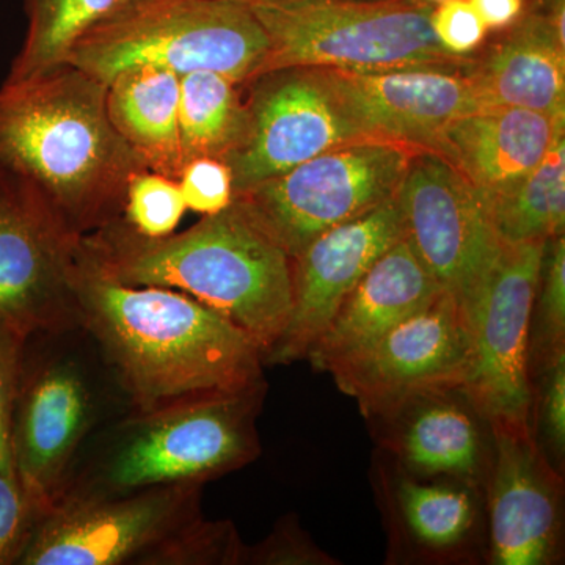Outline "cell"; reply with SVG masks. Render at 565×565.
Returning <instances> with one entry per match:
<instances>
[{"label":"cell","instance_id":"cell-1","mask_svg":"<svg viewBox=\"0 0 565 565\" xmlns=\"http://www.w3.org/2000/svg\"><path fill=\"white\" fill-rule=\"evenodd\" d=\"M71 285L77 326L102 349L136 414L264 381L258 345L185 294L106 277L81 243Z\"/></svg>","mask_w":565,"mask_h":565},{"label":"cell","instance_id":"cell-2","mask_svg":"<svg viewBox=\"0 0 565 565\" xmlns=\"http://www.w3.org/2000/svg\"><path fill=\"white\" fill-rule=\"evenodd\" d=\"M106 93L70 63L0 85V173L31 189L77 236L121 218L129 182L148 170L115 131Z\"/></svg>","mask_w":565,"mask_h":565},{"label":"cell","instance_id":"cell-3","mask_svg":"<svg viewBox=\"0 0 565 565\" xmlns=\"http://www.w3.org/2000/svg\"><path fill=\"white\" fill-rule=\"evenodd\" d=\"M81 248L106 277L199 300L243 330L264 363L288 326L292 258L239 200L166 237L141 236L118 218L82 236Z\"/></svg>","mask_w":565,"mask_h":565},{"label":"cell","instance_id":"cell-4","mask_svg":"<svg viewBox=\"0 0 565 565\" xmlns=\"http://www.w3.org/2000/svg\"><path fill=\"white\" fill-rule=\"evenodd\" d=\"M269 36L244 0H118L82 33L65 63L109 84L132 66L214 71L245 85L269 55Z\"/></svg>","mask_w":565,"mask_h":565},{"label":"cell","instance_id":"cell-5","mask_svg":"<svg viewBox=\"0 0 565 565\" xmlns=\"http://www.w3.org/2000/svg\"><path fill=\"white\" fill-rule=\"evenodd\" d=\"M269 36L262 73L308 66L385 71L460 68L438 43L434 7L416 0H244ZM259 73V74H262Z\"/></svg>","mask_w":565,"mask_h":565},{"label":"cell","instance_id":"cell-6","mask_svg":"<svg viewBox=\"0 0 565 565\" xmlns=\"http://www.w3.org/2000/svg\"><path fill=\"white\" fill-rule=\"evenodd\" d=\"M266 390L262 381L137 414L104 460L96 493L202 486L253 462L262 451L256 418Z\"/></svg>","mask_w":565,"mask_h":565},{"label":"cell","instance_id":"cell-7","mask_svg":"<svg viewBox=\"0 0 565 565\" xmlns=\"http://www.w3.org/2000/svg\"><path fill=\"white\" fill-rule=\"evenodd\" d=\"M416 152L393 141H353L321 152L234 199L243 202L294 258L322 233L393 200Z\"/></svg>","mask_w":565,"mask_h":565},{"label":"cell","instance_id":"cell-8","mask_svg":"<svg viewBox=\"0 0 565 565\" xmlns=\"http://www.w3.org/2000/svg\"><path fill=\"white\" fill-rule=\"evenodd\" d=\"M199 490L200 486H169L126 493H66L36 520L17 563H158L200 522Z\"/></svg>","mask_w":565,"mask_h":565},{"label":"cell","instance_id":"cell-9","mask_svg":"<svg viewBox=\"0 0 565 565\" xmlns=\"http://www.w3.org/2000/svg\"><path fill=\"white\" fill-rule=\"evenodd\" d=\"M396 203L404 239L471 323L504 248L478 193L441 156L418 151L401 182Z\"/></svg>","mask_w":565,"mask_h":565},{"label":"cell","instance_id":"cell-10","mask_svg":"<svg viewBox=\"0 0 565 565\" xmlns=\"http://www.w3.org/2000/svg\"><path fill=\"white\" fill-rule=\"evenodd\" d=\"M98 415L92 375L76 356L24 345L10 426L13 473L36 520L66 493L74 456Z\"/></svg>","mask_w":565,"mask_h":565},{"label":"cell","instance_id":"cell-11","mask_svg":"<svg viewBox=\"0 0 565 565\" xmlns=\"http://www.w3.org/2000/svg\"><path fill=\"white\" fill-rule=\"evenodd\" d=\"M247 126L225 159L234 195L333 148L366 139L348 117L322 68L291 66L244 85Z\"/></svg>","mask_w":565,"mask_h":565},{"label":"cell","instance_id":"cell-12","mask_svg":"<svg viewBox=\"0 0 565 565\" xmlns=\"http://www.w3.org/2000/svg\"><path fill=\"white\" fill-rule=\"evenodd\" d=\"M81 237L22 182L0 173V327L28 338L77 326Z\"/></svg>","mask_w":565,"mask_h":565},{"label":"cell","instance_id":"cell-13","mask_svg":"<svg viewBox=\"0 0 565 565\" xmlns=\"http://www.w3.org/2000/svg\"><path fill=\"white\" fill-rule=\"evenodd\" d=\"M545 243L504 244L471 315L465 392L492 429H531L527 330Z\"/></svg>","mask_w":565,"mask_h":565},{"label":"cell","instance_id":"cell-14","mask_svg":"<svg viewBox=\"0 0 565 565\" xmlns=\"http://www.w3.org/2000/svg\"><path fill=\"white\" fill-rule=\"evenodd\" d=\"M470 356V319L451 294L440 291L329 373L371 419L411 394L463 385Z\"/></svg>","mask_w":565,"mask_h":565},{"label":"cell","instance_id":"cell-15","mask_svg":"<svg viewBox=\"0 0 565 565\" xmlns=\"http://www.w3.org/2000/svg\"><path fill=\"white\" fill-rule=\"evenodd\" d=\"M487 476V561L552 565L563 557V473L531 429L497 427Z\"/></svg>","mask_w":565,"mask_h":565},{"label":"cell","instance_id":"cell-16","mask_svg":"<svg viewBox=\"0 0 565 565\" xmlns=\"http://www.w3.org/2000/svg\"><path fill=\"white\" fill-rule=\"evenodd\" d=\"M374 490L386 533L388 563L462 564L481 557L487 539L482 487L449 478H419L379 449Z\"/></svg>","mask_w":565,"mask_h":565},{"label":"cell","instance_id":"cell-17","mask_svg":"<svg viewBox=\"0 0 565 565\" xmlns=\"http://www.w3.org/2000/svg\"><path fill=\"white\" fill-rule=\"evenodd\" d=\"M403 237V218L394 196L363 217L322 233L294 256L291 316L266 363L307 359L356 282Z\"/></svg>","mask_w":565,"mask_h":565},{"label":"cell","instance_id":"cell-18","mask_svg":"<svg viewBox=\"0 0 565 565\" xmlns=\"http://www.w3.org/2000/svg\"><path fill=\"white\" fill-rule=\"evenodd\" d=\"M338 102L366 139L433 151L438 134L481 107L460 68L385 71L322 68Z\"/></svg>","mask_w":565,"mask_h":565},{"label":"cell","instance_id":"cell-19","mask_svg":"<svg viewBox=\"0 0 565 565\" xmlns=\"http://www.w3.org/2000/svg\"><path fill=\"white\" fill-rule=\"evenodd\" d=\"M379 449L419 478H449L484 489L493 455L492 426L462 385L411 394L366 419Z\"/></svg>","mask_w":565,"mask_h":565},{"label":"cell","instance_id":"cell-20","mask_svg":"<svg viewBox=\"0 0 565 565\" xmlns=\"http://www.w3.org/2000/svg\"><path fill=\"white\" fill-rule=\"evenodd\" d=\"M565 117L516 107L481 106L449 122L435 154L462 174L479 199L511 188L548 151Z\"/></svg>","mask_w":565,"mask_h":565},{"label":"cell","instance_id":"cell-21","mask_svg":"<svg viewBox=\"0 0 565 565\" xmlns=\"http://www.w3.org/2000/svg\"><path fill=\"white\" fill-rule=\"evenodd\" d=\"M440 291L444 289L403 237L356 282L307 360L316 371L329 373L337 364L370 348Z\"/></svg>","mask_w":565,"mask_h":565},{"label":"cell","instance_id":"cell-22","mask_svg":"<svg viewBox=\"0 0 565 565\" xmlns=\"http://www.w3.org/2000/svg\"><path fill=\"white\" fill-rule=\"evenodd\" d=\"M482 106L516 107L565 117V46L548 18L533 13L478 61L460 66Z\"/></svg>","mask_w":565,"mask_h":565},{"label":"cell","instance_id":"cell-23","mask_svg":"<svg viewBox=\"0 0 565 565\" xmlns=\"http://www.w3.org/2000/svg\"><path fill=\"white\" fill-rule=\"evenodd\" d=\"M180 74L158 66L122 70L107 84L110 122L151 172L177 180L182 158Z\"/></svg>","mask_w":565,"mask_h":565},{"label":"cell","instance_id":"cell-24","mask_svg":"<svg viewBox=\"0 0 565 565\" xmlns=\"http://www.w3.org/2000/svg\"><path fill=\"white\" fill-rule=\"evenodd\" d=\"M479 200L504 244L546 243L564 236L565 126L557 129L542 161L522 180Z\"/></svg>","mask_w":565,"mask_h":565},{"label":"cell","instance_id":"cell-25","mask_svg":"<svg viewBox=\"0 0 565 565\" xmlns=\"http://www.w3.org/2000/svg\"><path fill=\"white\" fill-rule=\"evenodd\" d=\"M244 85L214 71H192L180 79V136L184 163L196 158L225 161L247 126Z\"/></svg>","mask_w":565,"mask_h":565},{"label":"cell","instance_id":"cell-26","mask_svg":"<svg viewBox=\"0 0 565 565\" xmlns=\"http://www.w3.org/2000/svg\"><path fill=\"white\" fill-rule=\"evenodd\" d=\"M118 0H24L28 18L21 50L11 62L6 84L40 76L68 57L82 33L109 13Z\"/></svg>","mask_w":565,"mask_h":565},{"label":"cell","instance_id":"cell-27","mask_svg":"<svg viewBox=\"0 0 565 565\" xmlns=\"http://www.w3.org/2000/svg\"><path fill=\"white\" fill-rule=\"evenodd\" d=\"M565 355V241H546L527 330V371L535 375Z\"/></svg>","mask_w":565,"mask_h":565},{"label":"cell","instance_id":"cell-28","mask_svg":"<svg viewBox=\"0 0 565 565\" xmlns=\"http://www.w3.org/2000/svg\"><path fill=\"white\" fill-rule=\"evenodd\" d=\"M185 211L177 180L141 170L129 182L121 218L141 236L166 237L174 233Z\"/></svg>","mask_w":565,"mask_h":565},{"label":"cell","instance_id":"cell-29","mask_svg":"<svg viewBox=\"0 0 565 565\" xmlns=\"http://www.w3.org/2000/svg\"><path fill=\"white\" fill-rule=\"evenodd\" d=\"M531 433L539 448L557 470L565 457V355L531 381Z\"/></svg>","mask_w":565,"mask_h":565},{"label":"cell","instance_id":"cell-30","mask_svg":"<svg viewBox=\"0 0 565 565\" xmlns=\"http://www.w3.org/2000/svg\"><path fill=\"white\" fill-rule=\"evenodd\" d=\"M178 184L188 210L202 215L218 214L234 200L232 169L222 159L196 158L185 162Z\"/></svg>","mask_w":565,"mask_h":565},{"label":"cell","instance_id":"cell-31","mask_svg":"<svg viewBox=\"0 0 565 565\" xmlns=\"http://www.w3.org/2000/svg\"><path fill=\"white\" fill-rule=\"evenodd\" d=\"M430 24L438 43L455 57L467 58L486 40L484 22L470 0H445L433 9Z\"/></svg>","mask_w":565,"mask_h":565},{"label":"cell","instance_id":"cell-32","mask_svg":"<svg viewBox=\"0 0 565 565\" xmlns=\"http://www.w3.org/2000/svg\"><path fill=\"white\" fill-rule=\"evenodd\" d=\"M285 565H337V559L323 552L305 533L297 520H282L264 544L245 550L243 563Z\"/></svg>","mask_w":565,"mask_h":565},{"label":"cell","instance_id":"cell-33","mask_svg":"<svg viewBox=\"0 0 565 565\" xmlns=\"http://www.w3.org/2000/svg\"><path fill=\"white\" fill-rule=\"evenodd\" d=\"M35 522L17 476L0 470V565L17 563Z\"/></svg>","mask_w":565,"mask_h":565},{"label":"cell","instance_id":"cell-34","mask_svg":"<svg viewBox=\"0 0 565 565\" xmlns=\"http://www.w3.org/2000/svg\"><path fill=\"white\" fill-rule=\"evenodd\" d=\"M25 338L0 327V470L13 473L10 426L20 382Z\"/></svg>","mask_w":565,"mask_h":565},{"label":"cell","instance_id":"cell-35","mask_svg":"<svg viewBox=\"0 0 565 565\" xmlns=\"http://www.w3.org/2000/svg\"><path fill=\"white\" fill-rule=\"evenodd\" d=\"M487 29L514 24L523 13V0H470Z\"/></svg>","mask_w":565,"mask_h":565},{"label":"cell","instance_id":"cell-36","mask_svg":"<svg viewBox=\"0 0 565 565\" xmlns=\"http://www.w3.org/2000/svg\"><path fill=\"white\" fill-rule=\"evenodd\" d=\"M416 2L426 3V6L435 7L438 3L445 2V0H416Z\"/></svg>","mask_w":565,"mask_h":565}]
</instances>
